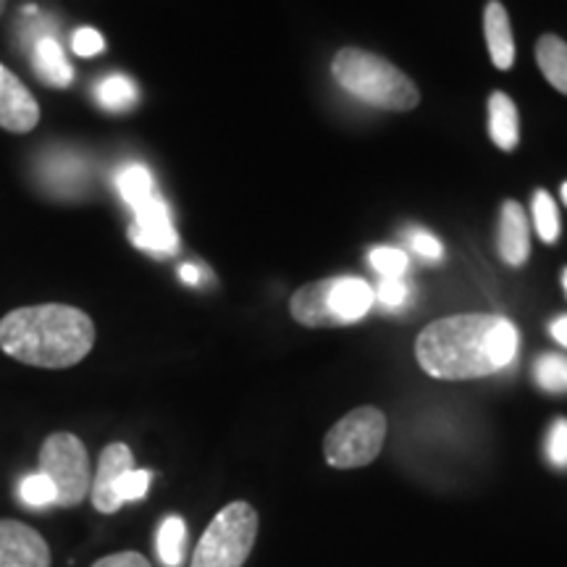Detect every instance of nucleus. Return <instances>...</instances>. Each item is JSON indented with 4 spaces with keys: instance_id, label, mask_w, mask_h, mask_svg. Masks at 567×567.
Segmentation results:
<instances>
[{
    "instance_id": "nucleus-12",
    "label": "nucleus",
    "mask_w": 567,
    "mask_h": 567,
    "mask_svg": "<svg viewBox=\"0 0 567 567\" xmlns=\"http://www.w3.org/2000/svg\"><path fill=\"white\" fill-rule=\"evenodd\" d=\"M499 255L507 266H523L530 255L528 216L520 203L507 200L499 218Z\"/></svg>"
},
{
    "instance_id": "nucleus-24",
    "label": "nucleus",
    "mask_w": 567,
    "mask_h": 567,
    "mask_svg": "<svg viewBox=\"0 0 567 567\" xmlns=\"http://www.w3.org/2000/svg\"><path fill=\"white\" fill-rule=\"evenodd\" d=\"M151 484H153V473L134 467V471L124 473L122 481H118V486H116L118 502H122V505H126V502L142 499V496L147 494V488H151Z\"/></svg>"
},
{
    "instance_id": "nucleus-2",
    "label": "nucleus",
    "mask_w": 567,
    "mask_h": 567,
    "mask_svg": "<svg viewBox=\"0 0 567 567\" xmlns=\"http://www.w3.org/2000/svg\"><path fill=\"white\" fill-rule=\"evenodd\" d=\"M95 347V323L74 305H27L0 318V350L17 363L61 371Z\"/></svg>"
},
{
    "instance_id": "nucleus-8",
    "label": "nucleus",
    "mask_w": 567,
    "mask_h": 567,
    "mask_svg": "<svg viewBox=\"0 0 567 567\" xmlns=\"http://www.w3.org/2000/svg\"><path fill=\"white\" fill-rule=\"evenodd\" d=\"M130 239L140 250L153 255H174L179 250V234L172 224V213L163 197L155 193L140 208H134V224L130 229Z\"/></svg>"
},
{
    "instance_id": "nucleus-23",
    "label": "nucleus",
    "mask_w": 567,
    "mask_h": 567,
    "mask_svg": "<svg viewBox=\"0 0 567 567\" xmlns=\"http://www.w3.org/2000/svg\"><path fill=\"white\" fill-rule=\"evenodd\" d=\"M19 496L24 499V505L30 507H51L55 505V488L51 481H48L42 473H32L21 481Z\"/></svg>"
},
{
    "instance_id": "nucleus-6",
    "label": "nucleus",
    "mask_w": 567,
    "mask_h": 567,
    "mask_svg": "<svg viewBox=\"0 0 567 567\" xmlns=\"http://www.w3.org/2000/svg\"><path fill=\"white\" fill-rule=\"evenodd\" d=\"M40 473L53 484L59 507H80L90 496V455L87 446L76 434L55 431L42 442Z\"/></svg>"
},
{
    "instance_id": "nucleus-32",
    "label": "nucleus",
    "mask_w": 567,
    "mask_h": 567,
    "mask_svg": "<svg viewBox=\"0 0 567 567\" xmlns=\"http://www.w3.org/2000/svg\"><path fill=\"white\" fill-rule=\"evenodd\" d=\"M563 203H565V205H567V182H565V184H563Z\"/></svg>"
},
{
    "instance_id": "nucleus-18",
    "label": "nucleus",
    "mask_w": 567,
    "mask_h": 567,
    "mask_svg": "<svg viewBox=\"0 0 567 567\" xmlns=\"http://www.w3.org/2000/svg\"><path fill=\"white\" fill-rule=\"evenodd\" d=\"M95 97L105 111L124 113V111H130L134 103H137V87H134V82L130 80V76L113 74V76H109V80H103L101 84H97Z\"/></svg>"
},
{
    "instance_id": "nucleus-3",
    "label": "nucleus",
    "mask_w": 567,
    "mask_h": 567,
    "mask_svg": "<svg viewBox=\"0 0 567 567\" xmlns=\"http://www.w3.org/2000/svg\"><path fill=\"white\" fill-rule=\"evenodd\" d=\"M334 80L358 97V101L371 103L375 109L386 111H413L421 95L410 82V76L392 66L381 55L360 51V48H344L334 55L331 63Z\"/></svg>"
},
{
    "instance_id": "nucleus-1",
    "label": "nucleus",
    "mask_w": 567,
    "mask_h": 567,
    "mask_svg": "<svg viewBox=\"0 0 567 567\" xmlns=\"http://www.w3.org/2000/svg\"><path fill=\"white\" fill-rule=\"evenodd\" d=\"M517 342L520 337L507 318L452 316L425 326L415 342V354L423 371L434 379H484L513 363Z\"/></svg>"
},
{
    "instance_id": "nucleus-5",
    "label": "nucleus",
    "mask_w": 567,
    "mask_h": 567,
    "mask_svg": "<svg viewBox=\"0 0 567 567\" xmlns=\"http://www.w3.org/2000/svg\"><path fill=\"white\" fill-rule=\"evenodd\" d=\"M258 538V513L252 505L229 502L205 528L189 567H243Z\"/></svg>"
},
{
    "instance_id": "nucleus-10",
    "label": "nucleus",
    "mask_w": 567,
    "mask_h": 567,
    "mask_svg": "<svg viewBox=\"0 0 567 567\" xmlns=\"http://www.w3.org/2000/svg\"><path fill=\"white\" fill-rule=\"evenodd\" d=\"M134 471V455L132 450L124 442H113L101 452V460H97V471L92 476L90 486V499L92 507L103 515L118 513L124 505L118 502L116 486L122 481L124 473Z\"/></svg>"
},
{
    "instance_id": "nucleus-21",
    "label": "nucleus",
    "mask_w": 567,
    "mask_h": 567,
    "mask_svg": "<svg viewBox=\"0 0 567 567\" xmlns=\"http://www.w3.org/2000/svg\"><path fill=\"white\" fill-rule=\"evenodd\" d=\"M534 224H536L538 237H542L544 243L547 245L557 243L559 210H557V203L551 200V195L547 193V189H538V193L534 195Z\"/></svg>"
},
{
    "instance_id": "nucleus-34",
    "label": "nucleus",
    "mask_w": 567,
    "mask_h": 567,
    "mask_svg": "<svg viewBox=\"0 0 567 567\" xmlns=\"http://www.w3.org/2000/svg\"><path fill=\"white\" fill-rule=\"evenodd\" d=\"M563 287H565V292H567V268H565V274H563Z\"/></svg>"
},
{
    "instance_id": "nucleus-30",
    "label": "nucleus",
    "mask_w": 567,
    "mask_h": 567,
    "mask_svg": "<svg viewBox=\"0 0 567 567\" xmlns=\"http://www.w3.org/2000/svg\"><path fill=\"white\" fill-rule=\"evenodd\" d=\"M549 331H551V337H555L559 344L567 347V316H559L557 321H551Z\"/></svg>"
},
{
    "instance_id": "nucleus-7",
    "label": "nucleus",
    "mask_w": 567,
    "mask_h": 567,
    "mask_svg": "<svg viewBox=\"0 0 567 567\" xmlns=\"http://www.w3.org/2000/svg\"><path fill=\"white\" fill-rule=\"evenodd\" d=\"M386 439V417L375 408H358L344 415L334 429L326 434L323 455L329 465L342 467H363L371 465L379 452L384 450Z\"/></svg>"
},
{
    "instance_id": "nucleus-22",
    "label": "nucleus",
    "mask_w": 567,
    "mask_h": 567,
    "mask_svg": "<svg viewBox=\"0 0 567 567\" xmlns=\"http://www.w3.org/2000/svg\"><path fill=\"white\" fill-rule=\"evenodd\" d=\"M368 264L375 274L381 276V279H402V276L408 274V255L402 250H396V247H373L371 252H368Z\"/></svg>"
},
{
    "instance_id": "nucleus-14",
    "label": "nucleus",
    "mask_w": 567,
    "mask_h": 567,
    "mask_svg": "<svg viewBox=\"0 0 567 567\" xmlns=\"http://www.w3.org/2000/svg\"><path fill=\"white\" fill-rule=\"evenodd\" d=\"M484 34H486V48H488V55H492L494 66L507 71L515 63V40H513V27H509V17L499 0L486 3Z\"/></svg>"
},
{
    "instance_id": "nucleus-4",
    "label": "nucleus",
    "mask_w": 567,
    "mask_h": 567,
    "mask_svg": "<svg viewBox=\"0 0 567 567\" xmlns=\"http://www.w3.org/2000/svg\"><path fill=\"white\" fill-rule=\"evenodd\" d=\"M375 302L373 287L354 276L313 281L292 295V316L310 329L354 323L371 313Z\"/></svg>"
},
{
    "instance_id": "nucleus-20",
    "label": "nucleus",
    "mask_w": 567,
    "mask_h": 567,
    "mask_svg": "<svg viewBox=\"0 0 567 567\" xmlns=\"http://www.w3.org/2000/svg\"><path fill=\"white\" fill-rule=\"evenodd\" d=\"M536 384L549 394H567V354L547 352L534 365Z\"/></svg>"
},
{
    "instance_id": "nucleus-29",
    "label": "nucleus",
    "mask_w": 567,
    "mask_h": 567,
    "mask_svg": "<svg viewBox=\"0 0 567 567\" xmlns=\"http://www.w3.org/2000/svg\"><path fill=\"white\" fill-rule=\"evenodd\" d=\"M92 567H153L147 563L145 555L140 551H116V555L101 557L97 563H92Z\"/></svg>"
},
{
    "instance_id": "nucleus-9",
    "label": "nucleus",
    "mask_w": 567,
    "mask_h": 567,
    "mask_svg": "<svg viewBox=\"0 0 567 567\" xmlns=\"http://www.w3.org/2000/svg\"><path fill=\"white\" fill-rule=\"evenodd\" d=\"M51 544L21 520H0V567H51Z\"/></svg>"
},
{
    "instance_id": "nucleus-19",
    "label": "nucleus",
    "mask_w": 567,
    "mask_h": 567,
    "mask_svg": "<svg viewBox=\"0 0 567 567\" xmlns=\"http://www.w3.org/2000/svg\"><path fill=\"white\" fill-rule=\"evenodd\" d=\"M184 542H187V526L182 517H166L158 528V557L166 567H179L184 557Z\"/></svg>"
},
{
    "instance_id": "nucleus-25",
    "label": "nucleus",
    "mask_w": 567,
    "mask_h": 567,
    "mask_svg": "<svg viewBox=\"0 0 567 567\" xmlns=\"http://www.w3.org/2000/svg\"><path fill=\"white\" fill-rule=\"evenodd\" d=\"M410 292H413V289H410L405 276H402V279H381L379 287L373 289L375 300H379L389 310H396V308H402V305H408Z\"/></svg>"
},
{
    "instance_id": "nucleus-17",
    "label": "nucleus",
    "mask_w": 567,
    "mask_h": 567,
    "mask_svg": "<svg viewBox=\"0 0 567 567\" xmlns=\"http://www.w3.org/2000/svg\"><path fill=\"white\" fill-rule=\"evenodd\" d=\"M116 187H118V193H122L124 203L130 205L132 210L140 208L142 203L151 200V197L158 193V189H155L153 174L147 172L145 166H140V163H132V166H126L118 172Z\"/></svg>"
},
{
    "instance_id": "nucleus-15",
    "label": "nucleus",
    "mask_w": 567,
    "mask_h": 567,
    "mask_svg": "<svg viewBox=\"0 0 567 567\" xmlns=\"http://www.w3.org/2000/svg\"><path fill=\"white\" fill-rule=\"evenodd\" d=\"M488 134L499 151H515L520 140V122H517V109L505 92H494L488 97Z\"/></svg>"
},
{
    "instance_id": "nucleus-11",
    "label": "nucleus",
    "mask_w": 567,
    "mask_h": 567,
    "mask_svg": "<svg viewBox=\"0 0 567 567\" xmlns=\"http://www.w3.org/2000/svg\"><path fill=\"white\" fill-rule=\"evenodd\" d=\"M40 124V105L27 84L0 63V130L27 134Z\"/></svg>"
},
{
    "instance_id": "nucleus-27",
    "label": "nucleus",
    "mask_w": 567,
    "mask_h": 567,
    "mask_svg": "<svg viewBox=\"0 0 567 567\" xmlns=\"http://www.w3.org/2000/svg\"><path fill=\"white\" fill-rule=\"evenodd\" d=\"M549 463L557 467H567V417H557L549 429L547 439Z\"/></svg>"
},
{
    "instance_id": "nucleus-31",
    "label": "nucleus",
    "mask_w": 567,
    "mask_h": 567,
    "mask_svg": "<svg viewBox=\"0 0 567 567\" xmlns=\"http://www.w3.org/2000/svg\"><path fill=\"white\" fill-rule=\"evenodd\" d=\"M179 276H182V281L193 284V287H197V284H200V268L193 266V264H184L179 268Z\"/></svg>"
},
{
    "instance_id": "nucleus-16",
    "label": "nucleus",
    "mask_w": 567,
    "mask_h": 567,
    "mask_svg": "<svg viewBox=\"0 0 567 567\" xmlns=\"http://www.w3.org/2000/svg\"><path fill=\"white\" fill-rule=\"evenodd\" d=\"M536 61L551 87L567 95V42L557 34H544L536 42Z\"/></svg>"
},
{
    "instance_id": "nucleus-13",
    "label": "nucleus",
    "mask_w": 567,
    "mask_h": 567,
    "mask_svg": "<svg viewBox=\"0 0 567 567\" xmlns=\"http://www.w3.org/2000/svg\"><path fill=\"white\" fill-rule=\"evenodd\" d=\"M32 69L42 84L53 90H63L74 82V69L63 53L61 42L53 38H40L32 45Z\"/></svg>"
},
{
    "instance_id": "nucleus-28",
    "label": "nucleus",
    "mask_w": 567,
    "mask_h": 567,
    "mask_svg": "<svg viewBox=\"0 0 567 567\" xmlns=\"http://www.w3.org/2000/svg\"><path fill=\"white\" fill-rule=\"evenodd\" d=\"M71 48H74V53L80 55V59H95L97 53H103L105 40H103V34L97 30H92V27H82V30L74 32Z\"/></svg>"
},
{
    "instance_id": "nucleus-26",
    "label": "nucleus",
    "mask_w": 567,
    "mask_h": 567,
    "mask_svg": "<svg viewBox=\"0 0 567 567\" xmlns=\"http://www.w3.org/2000/svg\"><path fill=\"white\" fill-rule=\"evenodd\" d=\"M405 237H408V245L413 247V250L421 255V258H425V260H442L444 258L442 243H439V239L431 231L421 229V226H413V229H408Z\"/></svg>"
},
{
    "instance_id": "nucleus-33",
    "label": "nucleus",
    "mask_w": 567,
    "mask_h": 567,
    "mask_svg": "<svg viewBox=\"0 0 567 567\" xmlns=\"http://www.w3.org/2000/svg\"><path fill=\"white\" fill-rule=\"evenodd\" d=\"M6 3H9V0H0V17H3V11H6Z\"/></svg>"
}]
</instances>
